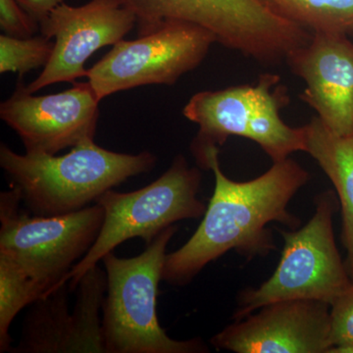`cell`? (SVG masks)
I'll return each instance as SVG.
<instances>
[{"label":"cell","mask_w":353,"mask_h":353,"mask_svg":"<svg viewBox=\"0 0 353 353\" xmlns=\"http://www.w3.org/2000/svg\"><path fill=\"white\" fill-rule=\"evenodd\" d=\"M220 148H208L192 153L202 169H210L215 189L196 233L165 259L162 281L182 287L192 282L202 269L230 250L250 260L266 256L275 250L267 224L279 222L296 229L299 219L288 206L308 182V172L287 158L274 162L263 175L248 181L230 180L219 163Z\"/></svg>","instance_id":"cell-1"},{"label":"cell","mask_w":353,"mask_h":353,"mask_svg":"<svg viewBox=\"0 0 353 353\" xmlns=\"http://www.w3.org/2000/svg\"><path fill=\"white\" fill-rule=\"evenodd\" d=\"M150 152L128 154L111 152L85 139L61 157L48 153L18 154L0 145V166L17 187L32 215L60 216L76 212L132 176L154 168Z\"/></svg>","instance_id":"cell-2"},{"label":"cell","mask_w":353,"mask_h":353,"mask_svg":"<svg viewBox=\"0 0 353 353\" xmlns=\"http://www.w3.org/2000/svg\"><path fill=\"white\" fill-rule=\"evenodd\" d=\"M176 231L175 225L167 228L138 256L120 259L111 252L102 259L108 278L102 307L105 353L208 352L201 339L173 340L158 322V285L167 245Z\"/></svg>","instance_id":"cell-3"},{"label":"cell","mask_w":353,"mask_h":353,"mask_svg":"<svg viewBox=\"0 0 353 353\" xmlns=\"http://www.w3.org/2000/svg\"><path fill=\"white\" fill-rule=\"evenodd\" d=\"M137 16L139 37L172 21L190 23L217 43L265 66L285 62L312 32L272 12L260 0H120Z\"/></svg>","instance_id":"cell-4"},{"label":"cell","mask_w":353,"mask_h":353,"mask_svg":"<svg viewBox=\"0 0 353 353\" xmlns=\"http://www.w3.org/2000/svg\"><path fill=\"white\" fill-rule=\"evenodd\" d=\"M281 77L265 73L256 85H243L220 90H204L192 95L183 108L187 119L199 125L192 152L208 148H220L232 136L254 141L273 162L292 153L305 152L306 132L281 118L289 105V90L280 85Z\"/></svg>","instance_id":"cell-5"},{"label":"cell","mask_w":353,"mask_h":353,"mask_svg":"<svg viewBox=\"0 0 353 353\" xmlns=\"http://www.w3.org/2000/svg\"><path fill=\"white\" fill-rule=\"evenodd\" d=\"M201 173L183 155L157 181L131 192L109 190L97 199L104 211L101 232L87 254L73 267L67 282L74 290L81 278L118 245L134 238L146 245L179 221L199 219L206 211L197 197Z\"/></svg>","instance_id":"cell-6"},{"label":"cell","mask_w":353,"mask_h":353,"mask_svg":"<svg viewBox=\"0 0 353 353\" xmlns=\"http://www.w3.org/2000/svg\"><path fill=\"white\" fill-rule=\"evenodd\" d=\"M336 208L334 192H322L315 199V213L307 224L280 231L285 245L277 268L256 289L241 292L234 320L276 301L314 299L332 305L350 287L352 280L334 241Z\"/></svg>","instance_id":"cell-7"},{"label":"cell","mask_w":353,"mask_h":353,"mask_svg":"<svg viewBox=\"0 0 353 353\" xmlns=\"http://www.w3.org/2000/svg\"><path fill=\"white\" fill-rule=\"evenodd\" d=\"M22 196L12 185L0 194V255L18 265L48 294L67 284L73 267L87 254L101 232L99 204L60 216H29L20 210Z\"/></svg>","instance_id":"cell-8"},{"label":"cell","mask_w":353,"mask_h":353,"mask_svg":"<svg viewBox=\"0 0 353 353\" xmlns=\"http://www.w3.org/2000/svg\"><path fill=\"white\" fill-rule=\"evenodd\" d=\"M215 43L204 28L172 21L134 41L122 39L85 77L101 101L141 85H174L201 65Z\"/></svg>","instance_id":"cell-9"},{"label":"cell","mask_w":353,"mask_h":353,"mask_svg":"<svg viewBox=\"0 0 353 353\" xmlns=\"http://www.w3.org/2000/svg\"><path fill=\"white\" fill-rule=\"evenodd\" d=\"M137 25V16L120 0H90L82 6L61 3L39 23V32L54 39V50L41 75L27 85L30 94L87 75L88 58L115 46Z\"/></svg>","instance_id":"cell-10"},{"label":"cell","mask_w":353,"mask_h":353,"mask_svg":"<svg viewBox=\"0 0 353 353\" xmlns=\"http://www.w3.org/2000/svg\"><path fill=\"white\" fill-rule=\"evenodd\" d=\"M76 305L69 309V284H64L32 304L13 353H105L102 318L108 289L105 271L88 270L77 285Z\"/></svg>","instance_id":"cell-11"},{"label":"cell","mask_w":353,"mask_h":353,"mask_svg":"<svg viewBox=\"0 0 353 353\" xmlns=\"http://www.w3.org/2000/svg\"><path fill=\"white\" fill-rule=\"evenodd\" d=\"M60 94L34 97L19 77L0 118L17 132L27 153L58 152L94 138L99 101L90 82H74Z\"/></svg>","instance_id":"cell-12"},{"label":"cell","mask_w":353,"mask_h":353,"mask_svg":"<svg viewBox=\"0 0 353 353\" xmlns=\"http://www.w3.org/2000/svg\"><path fill=\"white\" fill-rule=\"evenodd\" d=\"M331 305L314 299L276 301L236 320L211 339L236 353H329Z\"/></svg>","instance_id":"cell-13"},{"label":"cell","mask_w":353,"mask_h":353,"mask_svg":"<svg viewBox=\"0 0 353 353\" xmlns=\"http://www.w3.org/2000/svg\"><path fill=\"white\" fill-rule=\"evenodd\" d=\"M285 63L303 79L299 99L338 136L353 134V41L347 34L312 32L310 41L288 55Z\"/></svg>","instance_id":"cell-14"},{"label":"cell","mask_w":353,"mask_h":353,"mask_svg":"<svg viewBox=\"0 0 353 353\" xmlns=\"http://www.w3.org/2000/svg\"><path fill=\"white\" fill-rule=\"evenodd\" d=\"M306 148L333 183L340 201L343 231L341 240L347 250V268L353 280V134L338 136L313 117L304 125Z\"/></svg>","instance_id":"cell-15"},{"label":"cell","mask_w":353,"mask_h":353,"mask_svg":"<svg viewBox=\"0 0 353 353\" xmlns=\"http://www.w3.org/2000/svg\"><path fill=\"white\" fill-rule=\"evenodd\" d=\"M272 12L311 32L353 37V0H260Z\"/></svg>","instance_id":"cell-16"},{"label":"cell","mask_w":353,"mask_h":353,"mask_svg":"<svg viewBox=\"0 0 353 353\" xmlns=\"http://www.w3.org/2000/svg\"><path fill=\"white\" fill-rule=\"evenodd\" d=\"M48 296L43 285L10 259L0 255V352H9V329L22 309Z\"/></svg>","instance_id":"cell-17"},{"label":"cell","mask_w":353,"mask_h":353,"mask_svg":"<svg viewBox=\"0 0 353 353\" xmlns=\"http://www.w3.org/2000/svg\"><path fill=\"white\" fill-rule=\"evenodd\" d=\"M54 50V41L43 34L30 38L0 36V73H18L19 77L46 67Z\"/></svg>","instance_id":"cell-18"},{"label":"cell","mask_w":353,"mask_h":353,"mask_svg":"<svg viewBox=\"0 0 353 353\" xmlns=\"http://www.w3.org/2000/svg\"><path fill=\"white\" fill-rule=\"evenodd\" d=\"M330 341L332 347L353 341V280L331 305Z\"/></svg>","instance_id":"cell-19"},{"label":"cell","mask_w":353,"mask_h":353,"mask_svg":"<svg viewBox=\"0 0 353 353\" xmlns=\"http://www.w3.org/2000/svg\"><path fill=\"white\" fill-rule=\"evenodd\" d=\"M0 28L8 36L30 38L39 32L38 21L21 6L18 0H0Z\"/></svg>","instance_id":"cell-20"},{"label":"cell","mask_w":353,"mask_h":353,"mask_svg":"<svg viewBox=\"0 0 353 353\" xmlns=\"http://www.w3.org/2000/svg\"><path fill=\"white\" fill-rule=\"evenodd\" d=\"M21 6L27 11L39 24L48 17V14L64 0H18Z\"/></svg>","instance_id":"cell-21"},{"label":"cell","mask_w":353,"mask_h":353,"mask_svg":"<svg viewBox=\"0 0 353 353\" xmlns=\"http://www.w3.org/2000/svg\"><path fill=\"white\" fill-rule=\"evenodd\" d=\"M329 353H353V341L345 345H336L331 348Z\"/></svg>","instance_id":"cell-22"}]
</instances>
